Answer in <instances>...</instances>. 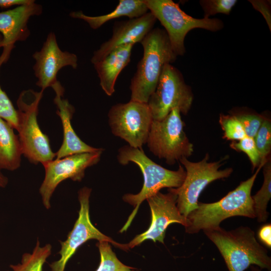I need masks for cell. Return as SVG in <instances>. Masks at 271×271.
<instances>
[{
	"label": "cell",
	"instance_id": "6da1fadb",
	"mask_svg": "<svg viewBox=\"0 0 271 271\" xmlns=\"http://www.w3.org/2000/svg\"><path fill=\"white\" fill-rule=\"evenodd\" d=\"M203 232L218 248L229 271H244L252 265L270 271L267 250L250 227L241 226L227 231L219 226Z\"/></svg>",
	"mask_w": 271,
	"mask_h": 271
},
{
	"label": "cell",
	"instance_id": "7a4b0ae2",
	"mask_svg": "<svg viewBox=\"0 0 271 271\" xmlns=\"http://www.w3.org/2000/svg\"><path fill=\"white\" fill-rule=\"evenodd\" d=\"M143 55L131 79L130 100L147 103L155 90L165 65L174 63V52L165 30L153 29L141 42Z\"/></svg>",
	"mask_w": 271,
	"mask_h": 271
},
{
	"label": "cell",
	"instance_id": "3957f363",
	"mask_svg": "<svg viewBox=\"0 0 271 271\" xmlns=\"http://www.w3.org/2000/svg\"><path fill=\"white\" fill-rule=\"evenodd\" d=\"M264 164L261 163L251 177L241 182L220 200L209 203L199 202L197 208L187 216L186 232L195 234L201 230L217 228L222 221L231 217L255 218L251 191L257 174Z\"/></svg>",
	"mask_w": 271,
	"mask_h": 271
},
{
	"label": "cell",
	"instance_id": "277c9868",
	"mask_svg": "<svg viewBox=\"0 0 271 271\" xmlns=\"http://www.w3.org/2000/svg\"><path fill=\"white\" fill-rule=\"evenodd\" d=\"M117 159L122 165L129 162L137 165L144 177L143 186L139 193L126 194L123 196V201L133 206L134 209L120 230V232H122L129 226L144 200L155 195L162 188L179 187L185 180L186 172L180 165L177 171L166 169L147 157L143 149L134 148L128 145L119 149Z\"/></svg>",
	"mask_w": 271,
	"mask_h": 271
},
{
	"label": "cell",
	"instance_id": "5b68a950",
	"mask_svg": "<svg viewBox=\"0 0 271 271\" xmlns=\"http://www.w3.org/2000/svg\"><path fill=\"white\" fill-rule=\"evenodd\" d=\"M43 91H23L17 99L18 137L23 155L31 163L43 164L56 158L48 136L41 129L37 116Z\"/></svg>",
	"mask_w": 271,
	"mask_h": 271
},
{
	"label": "cell",
	"instance_id": "8992f818",
	"mask_svg": "<svg viewBox=\"0 0 271 271\" xmlns=\"http://www.w3.org/2000/svg\"><path fill=\"white\" fill-rule=\"evenodd\" d=\"M149 12L165 28L172 48L178 56L186 52L184 40L187 33L196 28L212 32L221 30L224 27L218 19H196L183 11L179 4L172 0H144Z\"/></svg>",
	"mask_w": 271,
	"mask_h": 271
},
{
	"label": "cell",
	"instance_id": "52a82bcc",
	"mask_svg": "<svg viewBox=\"0 0 271 271\" xmlns=\"http://www.w3.org/2000/svg\"><path fill=\"white\" fill-rule=\"evenodd\" d=\"M184 125L178 108L162 120H153L146 143L151 152L169 165L191 156L193 145L184 130Z\"/></svg>",
	"mask_w": 271,
	"mask_h": 271
},
{
	"label": "cell",
	"instance_id": "ba28073f",
	"mask_svg": "<svg viewBox=\"0 0 271 271\" xmlns=\"http://www.w3.org/2000/svg\"><path fill=\"white\" fill-rule=\"evenodd\" d=\"M209 156L206 154L200 161L193 162L183 157L179 161L186 172L183 184L173 188L177 195V206L180 213L187 217L198 205V198L201 192L211 182L228 177L233 169L228 168L220 170L222 160L208 162Z\"/></svg>",
	"mask_w": 271,
	"mask_h": 271
},
{
	"label": "cell",
	"instance_id": "9c48e42d",
	"mask_svg": "<svg viewBox=\"0 0 271 271\" xmlns=\"http://www.w3.org/2000/svg\"><path fill=\"white\" fill-rule=\"evenodd\" d=\"M193 101L191 88L185 83L181 72L171 64H167L147 104L153 120H160L175 108L181 113L187 114Z\"/></svg>",
	"mask_w": 271,
	"mask_h": 271
},
{
	"label": "cell",
	"instance_id": "30bf717a",
	"mask_svg": "<svg viewBox=\"0 0 271 271\" xmlns=\"http://www.w3.org/2000/svg\"><path fill=\"white\" fill-rule=\"evenodd\" d=\"M108 118L112 133L128 146L142 149L147 143L153 121L147 103L131 100L117 103L110 108Z\"/></svg>",
	"mask_w": 271,
	"mask_h": 271
},
{
	"label": "cell",
	"instance_id": "8fae6325",
	"mask_svg": "<svg viewBox=\"0 0 271 271\" xmlns=\"http://www.w3.org/2000/svg\"><path fill=\"white\" fill-rule=\"evenodd\" d=\"M91 189L84 187L78 192L80 210L72 230L69 233L67 239L60 241L61 249L59 251L60 258L50 264L51 271H64L69 260L77 249L85 242L90 239L105 241L115 246L127 250L129 248L126 244H120L101 233L92 223L89 215V198Z\"/></svg>",
	"mask_w": 271,
	"mask_h": 271
},
{
	"label": "cell",
	"instance_id": "7c38bea8",
	"mask_svg": "<svg viewBox=\"0 0 271 271\" xmlns=\"http://www.w3.org/2000/svg\"><path fill=\"white\" fill-rule=\"evenodd\" d=\"M103 151L101 148L96 152L76 154L55 159L42 164L45 174L39 193L45 208H51L52 196L60 183L68 179L81 181L84 177L86 169L100 161Z\"/></svg>",
	"mask_w": 271,
	"mask_h": 271
},
{
	"label": "cell",
	"instance_id": "4fadbf2b",
	"mask_svg": "<svg viewBox=\"0 0 271 271\" xmlns=\"http://www.w3.org/2000/svg\"><path fill=\"white\" fill-rule=\"evenodd\" d=\"M168 191L166 194L159 192L147 199L151 212L150 225L146 231L126 244L128 248H132L148 239L164 243L166 230L173 223L187 226V218L180 213L177 206L176 193L173 188H169Z\"/></svg>",
	"mask_w": 271,
	"mask_h": 271
},
{
	"label": "cell",
	"instance_id": "5bb4252c",
	"mask_svg": "<svg viewBox=\"0 0 271 271\" xmlns=\"http://www.w3.org/2000/svg\"><path fill=\"white\" fill-rule=\"evenodd\" d=\"M33 57L36 61L33 69L37 79L36 85L43 91L58 82L57 75L62 68L70 66L76 69L78 66L77 56L68 51H63L59 48L53 32L47 35L41 49L35 52Z\"/></svg>",
	"mask_w": 271,
	"mask_h": 271
},
{
	"label": "cell",
	"instance_id": "9a60e30c",
	"mask_svg": "<svg viewBox=\"0 0 271 271\" xmlns=\"http://www.w3.org/2000/svg\"><path fill=\"white\" fill-rule=\"evenodd\" d=\"M42 6L32 3L0 12V33L3 36V51L0 61L6 63L18 41H25L30 35L28 23L30 18L40 15Z\"/></svg>",
	"mask_w": 271,
	"mask_h": 271
},
{
	"label": "cell",
	"instance_id": "2e32d148",
	"mask_svg": "<svg viewBox=\"0 0 271 271\" xmlns=\"http://www.w3.org/2000/svg\"><path fill=\"white\" fill-rule=\"evenodd\" d=\"M156 21L155 16L148 12L139 18L116 22L113 26L112 37L94 52L91 59V63L103 59L118 47L141 43L153 29Z\"/></svg>",
	"mask_w": 271,
	"mask_h": 271
},
{
	"label": "cell",
	"instance_id": "e0dca14e",
	"mask_svg": "<svg viewBox=\"0 0 271 271\" xmlns=\"http://www.w3.org/2000/svg\"><path fill=\"white\" fill-rule=\"evenodd\" d=\"M55 93L54 102L57 106L56 113L61 120L63 140L62 145L56 153L55 159H61L76 154L93 152L101 148H96L83 142L76 133L71 119L75 112L74 107L64 98V88L58 81L51 87Z\"/></svg>",
	"mask_w": 271,
	"mask_h": 271
},
{
	"label": "cell",
	"instance_id": "ac0fdd59",
	"mask_svg": "<svg viewBox=\"0 0 271 271\" xmlns=\"http://www.w3.org/2000/svg\"><path fill=\"white\" fill-rule=\"evenodd\" d=\"M133 44L116 48L101 60L93 64L100 80V85L108 96L115 91L116 79L129 63Z\"/></svg>",
	"mask_w": 271,
	"mask_h": 271
},
{
	"label": "cell",
	"instance_id": "d6986e66",
	"mask_svg": "<svg viewBox=\"0 0 271 271\" xmlns=\"http://www.w3.org/2000/svg\"><path fill=\"white\" fill-rule=\"evenodd\" d=\"M149 9L144 0H120L116 8L111 12L98 16L86 15L82 11L72 12L70 16L86 22L94 30L100 28L106 22L121 17L129 19L140 17L147 13Z\"/></svg>",
	"mask_w": 271,
	"mask_h": 271
},
{
	"label": "cell",
	"instance_id": "ffe728a7",
	"mask_svg": "<svg viewBox=\"0 0 271 271\" xmlns=\"http://www.w3.org/2000/svg\"><path fill=\"white\" fill-rule=\"evenodd\" d=\"M14 129L10 123L0 118V171H13L21 165L22 147Z\"/></svg>",
	"mask_w": 271,
	"mask_h": 271
},
{
	"label": "cell",
	"instance_id": "44dd1931",
	"mask_svg": "<svg viewBox=\"0 0 271 271\" xmlns=\"http://www.w3.org/2000/svg\"><path fill=\"white\" fill-rule=\"evenodd\" d=\"M263 182L260 190L251 196L255 216L259 222L266 221L269 213L266 210L271 197V163L268 159L263 166Z\"/></svg>",
	"mask_w": 271,
	"mask_h": 271
},
{
	"label": "cell",
	"instance_id": "7402d4cb",
	"mask_svg": "<svg viewBox=\"0 0 271 271\" xmlns=\"http://www.w3.org/2000/svg\"><path fill=\"white\" fill-rule=\"evenodd\" d=\"M52 252V246L46 244L40 246L39 239L31 253L23 254L20 263L11 264L12 271H43V266Z\"/></svg>",
	"mask_w": 271,
	"mask_h": 271
},
{
	"label": "cell",
	"instance_id": "603a6c76",
	"mask_svg": "<svg viewBox=\"0 0 271 271\" xmlns=\"http://www.w3.org/2000/svg\"><path fill=\"white\" fill-rule=\"evenodd\" d=\"M97 246L100 253V262L95 271H139L122 263L112 251L108 242L99 241Z\"/></svg>",
	"mask_w": 271,
	"mask_h": 271
},
{
	"label": "cell",
	"instance_id": "cb8c5ba5",
	"mask_svg": "<svg viewBox=\"0 0 271 271\" xmlns=\"http://www.w3.org/2000/svg\"><path fill=\"white\" fill-rule=\"evenodd\" d=\"M259 154L261 162L265 163L271 150V122L265 118L256 136L253 138Z\"/></svg>",
	"mask_w": 271,
	"mask_h": 271
},
{
	"label": "cell",
	"instance_id": "d4e9b609",
	"mask_svg": "<svg viewBox=\"0 0 271 271\" xmlns=\"http://www.w3.org/2000/svg\"><path fill=\"white\" fill-rule=\"evenodd\" d=\"M219 123L228 140L240 141L246 136L241 124L232 114H220Z\"/></svg>",
	"mask_w": 271,
	"mask_h": 271
},
{
	"label": "cell",
	"instance_id": "484cf974",
	"mask_svg": "<svg viewBox=\"0 0 271 271\" xmlns=\"http://www.w3.org/2000/svg\"><path fill=\"white\" fill-rule=\"evenodd\" d=\"M240 122L246 136L254 138L261 126L265 117L251 112L239 111L232 113Z\"/></svg>",
	"mask_w": 271,
	"mask_h": 271
},
{
	"label": "cell",
	"instance_id": "4316f807",
	"mask_svg": "<svg viewBox=\"0 0 271 271\" xmlns=\"http://www.w3.org/2000/svg\"><path fill=\"white\" fill-rule=\"evenodd\" d=\"M237 2L236 0H201L199 3L204 11V18L208 19L217 14L229 15Z\"/></svg>",
	"mask_w": 271,
	"mask_h": 271
},
{
	"label": "cell",
	"instance_id": "83f0119b",
	"mask_svg": "<svg viewBox=\"0 0 271 271\" xmlns=\"http://www.w3.org/2000/svg\"><path fill=\"white\" fill-rule=\"evenodd\" d=\"M230 146L236 151L245 153L250 160L253 169L259 166L261 159L253 138L246 136L238 142H232Z\"/></svg>",
	"mask_w": 271,
	"mask_h": 271
},
{
	"label": "cell",
	"instance_id": "f1b7e54d",
	"mask_svg": "<svg viewBox=\"0 0 271 271\" xmlns=\"http://www.w3.org/2000/svg\"><path fill=\"white\" fill-rule=\"evenodd\" d=\"M0 61V68L3 65ZM0 118L10 123L14 129L18 126V115L17 110L7 94L0 86Z\"/></svg>",
	"mask_w": 271,
	"mask_h": 271
},
{
	"label": "cell",
	"instance_id": "f546056e",
	"mask_svg": "<svg viewBox=\"0 0 271 271\" xmlns=\"http://www.w3.org/2000/svg\"><path fill=\"white\" fill-rule=\"evenodd\" d=\"M253 8L259 12L263 17L271 30L270 1L264 0H249Z\"/></svg>",
	"mask_w": 271,
	"mask_h": 271
},
{
	"label": "cell",
	"instance_id": "4dcf8cb0",
	"mask_svg": "<svg viewBox=\"0 0 271 271\" xmlns=\"http://www.w3.org/2000/svg\"><path fill=\"white\" fill-rule=\"evenodd\" d=\"M258 237L260 240L266 246L271 247V225L266 224L262 226L258 230Z\"/></svg>",
	"mask_w": 271,
	"mask_h": 271
},
{
	"label": "cell",
	"instance_id": "1f68e13d",
	"mask_svg": "<svg viewBox=\"0 0 271 271\" xmlns=\"http://www.w3.org/2000/svg\"><path fill=\"white\" fill-rule=\"evenodd\" d=\"M33 0H0V8H7L12 6H20L29 4Z\"/></svg>",
	"mask_w": 271,
	"mask_h": 271
},
{
	"label": "cell",
	"instance_id": "d6a6232c",
	"mask_svg": "<svg viewBox=\"0 0 271 271\" xmlns=\"http://www.w3.org/2000/svg\"><path fill=\"white\" fill-rule=\"evenodd\" d=\"M8 183V179L0 171V187L5 188Z\"/></svg>",
	"mask_w": 271,
	"mask_h": 271
},
{
	"label": "cell",
	"instance_id": "836d02e7",
	"mask_svg": "<svg viewBox=\"0 0 271 271\" xmlns=\"http://www.w3.org/2000/svg\"><path fill=\"white\" fill-rule=\"evenodd\" d=\"M250 268L251 271H262L261 269L256 265H250Z\"/></svg>",
	"mask_w": 271,
	"mask_h": 271
},
{
	"label": "cell",
	"instance_id": "e575fe53",
	"mask_svg": "<svg viewBox=\"0 0 271 271\" xmlns=\"http://www.w3.org/2000/svg\"><path fill=\"white\" fill-rule=\"evenodd\" d=\"M3 47V36L0 33V48Z\"/></svg>",
	"mask_w": 271,
	"mask_h": 271
}]
</instances>
